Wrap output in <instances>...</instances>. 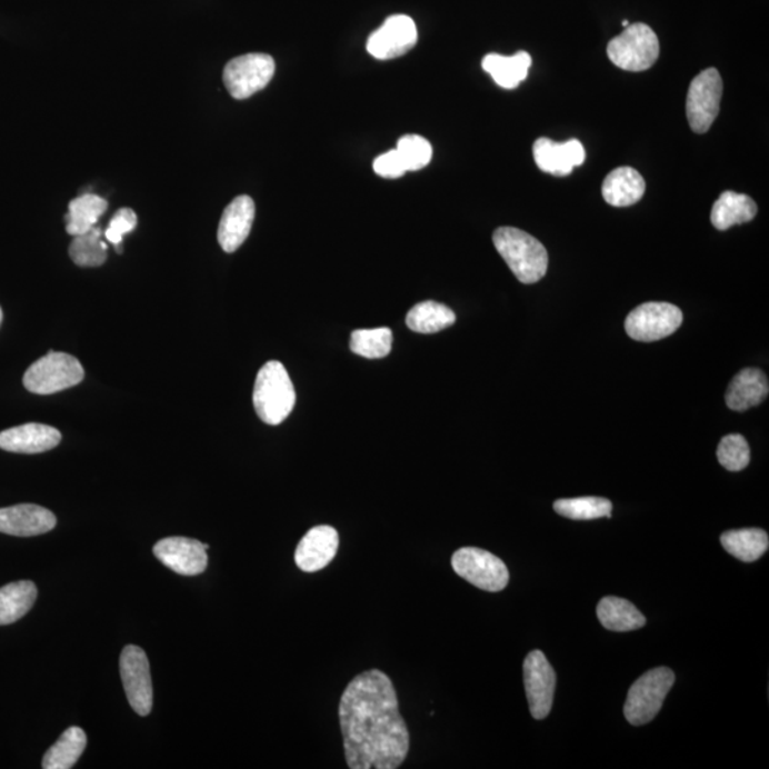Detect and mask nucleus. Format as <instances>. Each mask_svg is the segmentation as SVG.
Here are the masks:
<instances>
[{
  "label": "nucleus",
  "mask_w": 769,
  "mask_h": 769,
  "mask_svg": "<svg viewBox=\"0 0 769 769\" xmlns=\"http://www.w3.org/2000/svg\"><path fill=\"white\" fill-rule=\"evenodd\" d=\"M457 322V316L443 303L435 301L419 302L408 312L407 326L413 332L435 333L447 330Z\"/></svg>",
  "instance_id": "c85d7f7f"
},
{
  "label": "nucleus",
  "mask_w": 769,
  "mask_h": 769,
  "mask_svg": "<svg viewBox=\"0 0 769 769\" xmlns=\"http://www.w3.org/2000/svg\"><path fill=\"white\" fill-rule=\"evenodd\" d=\"M526 696L530 712L536 720L548 718L553 706L556 672L540 650L529 652L523 662Z\"/></svg>",
  "instance_id": "f8f14e48"
},
{
  "label": "nucleus",
  "mask_w": 769,
  "mask_h": 769,
  "mask_svg": "<svg viewBox=\"0 0 769 769\" xmlns=\"http://www.w3.org/2000/svg\"><path fill=\"white\" fill-rule=\"evenodd\" d=\"M597 617L601 626L611 631H632L639 630L647 623L635 605L620 597L609 596L600 600L597 606Z\"/></svg>",
  "instance_id": "b1692460"
},
{
  "label": "nucleus",
  "mask_w": 769,
  "mask_h": 769,
  "mask_svg": "<svg viewBox=\"0 0 769 769\" xmlns=\"http://www.w3.org/2000/svg\"><path fill=\"white\" fill-rule=\"evenodd\" d=\"M56 516L38 505H17L0 509V533L32 538L56 528Z\"/></svg>",
  "instance_id": "dca6fc26"
},
{
  "label": "nucleus",
  "mask_w": 769,
  "mask_h": 769,
  "mask_svg": "<svg viewBox=\"0 0 769 769\" xmlns=\"http://www.w3.org/2000/svg\"><path fill=\"white\" fill-rule=\"evenodd\" d=\"M82 363L69 353L50 351L24 372L23 384L29 392L52 395L83 381Z\"/></svg>",
  "instance_id": "423d86ee"
},
{
  "label": "nucleus",
  "mask_w": 769,
  "mask_h": 769,
  "mask_svg": "<svg viewBox=\"0 0 769 769\" xmlns=\"http://www.w3.org/2000/svg\"><path fill=\"white\" fill-rule=\"evenodd\" d=\"M38 589L32 581L20 580L0 589V626L22 619L37 601Z\"/></svg>",
  "instance_id": "393cba45"
},
{
  "label": "nucleus",
  "mask_w": 769,
  "mask_h": 769,
  "mask_svg": "<svg viewBox=\"0 0 769 769\" xmlns=\"http://www.w3.org/2000/svg\"><path fill=\"white\" fill-rule=\"evenodd\" d=\"M62 440L58 429L43 423H27L0 432V449L13 453H43Z\"/></svg>",
  "instance_id": "a211bd4d"
},
{
  "label": "nucleus",
  "mask_w": 769,
  "mask_h": 769,
  "mask_svg": "<svg viewBox=\"0 0 769 769\" xmlns=\"http://www.w3.org/2000/svg\"><path fill=\"white\" fill-rule=\"evenodd\" d=\"M86 746H88V737H86L82 728L70 727L62 733L58 742L49 748L43 758L42 767L44 769L73 768L74 763L82 757Z\"/></svg>",
  "instance_id": "cd10ccee"
},
{
  "label": "nucleus",
  "mask_w": 769,
  "mask_h": 769,
  "mask_svg": "<svg viewBox=\"0 0 769 769\" xmlns=\"http://www.w3.org/2000/svg\"><path fill=\"white\" fill-rule=\"evenodd\" d=\"M721 545L733 558L752 563L767 553L769 538L762 529L730 530L722 533Z\"/></svg>",
  "instance_id": "a878e982"
},
{
  "label": "nucleus",
  "mask_w": 769,
  "mask_h": 769,
  "mask_svg": "<svg viewBox=\"0 0 769 769\" xmlns=\"http://www.w3.org/2000/svg\"><path fill=\"white\" fill-rule=\"evenodd\" d=\"M493 244L523 284H535L548 272V250L528 232L515 227H500L493 232Z\"/></svg>",
  "instance_id": "f03ea898"
},
{
  "label": "nucleus",
  "mask_w": 769,
  "mask_h": 769,
  "mask_svg": "<svg viewBox=\"0 0 769 769\" xmlns=\"http://www.w3.org/2000/svg\"><path fill=\"white\" fill-rule=\"evenodd\" d=\"M533 157L541 171L553 176H569L575 167L585 163L586 150L579 140L566 143L541 138L535 141Z\"/></svg>",
  "instance_id": "f3484780"
},
{
  "label": "nucleus",
  "mask_w": 769,
  "mask_h": 769,
  "mask_svg": "<svg viewBox=\"0 0 769 769\" xmlns=\"http://www.w3.org/2000/svg\"><path fill=\"white\" fill-rule=\"evenodd\" d=\"M756 201L746 194L723 191L715 202L711 211V222L717 230L726 231L733 226L746 224L756 219Z\"/></svg>",
  "instance_id": "4be33fe9"
},
{
  "label": "nucleus",
  "mask_w": 769,
  "mask_h": 769,
  "mask_svg": "<svg viewBox=\"0 0 769 769\" xmlns=\"http://www.w3.org/2000/svg\"><path fill=\"white\" fill-rule=\"evenodd\" d=\"M209 545L189 538H167L156 543V558L167 568L181 576H197L206 570L209 558Z\"/></svg>",
  "instance_id": "4468645a"
},
{
  "label": "nucleus",
  "mask_w": 769,
  "mask_h": 769,
  "mask_svg": "<svg viewBox=\"0 0 769 769\" xmlns=\"http://www.w3.org/2000/svg\"><path fill=\"white\" fill-rule=\"evenodd\" d=\"M676 676L667 667L647 671L631 686L625 716L631 726H645L659 715L662 702L675 686Z\"/></svg>",
  "instance_id": "39448f33"
},
{
  "label": "nucleus",
  "mask_w": 769,
  "mask_h": 769,
  "mask_svg": "<svg viewBox=\"0 0 769 769\" xmlns=\"http://www.w3.org/2000/svg\"><path fill=\"white\" fill-rule=\"evenodd\" d=\"M120 675L131 708L141 717L149 716L153 708V682L144 650L138 646L124 647L120 656Z\"/></svg>",
  "instance_id": "9b49d317"
},
{
  "label": "nucleus",
  "mask_w": 769,
  "mask_h": 769,
  "mask_svg": "<svg viewBox=\"0 0 769 769\" xmlns=\"http://www.w3.org/2000/svg\"><path fill=\"white\" fill-rule=\"evenodd\" d=\"M2 321H3V312H2V308H0V326H2Z\"/></svg>",
  "instance_id": "e433bc0d"
},
{
  "label": "nucleus",
  "mask_w": 769,
  "mask_h": 769,
  "mask_svg": "<svg viewBox=\"0 0 769 769\" xmlns=\"http://www.w3.org/2000/svg\"><path fill=\"white\" fill-rule=\"evenodd\" d=\"M108 247L101 241V230L93 227L84 234L76 236L69 248L70 258L79 267H100L108 260Z\"/></svg>",
  "instance_id": "7c9ffc66"
},
{
  "label": "nucleus",
  "mask_w": 769,
  "mask_h": 769,
  "mask_svg": "<svg viewBox=\"0 0 769 769\" xmlns=\"http://www.w3.org/2000/svg\"><path fill=\"white\" fill-rule=\"evenodd\" d=\"M629 24H630L629 20H623V27L625 28L629 27Z\"/></svg>",
  "instance_id": "4c0bfd02"
},
{
  "label": "nucleus",
  "mask_w": 769,
  "mask_h": 769,
  "mask_svg": "<svg viewBox=\"0 0 769 769\" xmlns=\"http://www.w3.org/2000/svg\"><path fill=\"white\" fill-rule=\"evenodd\" d=\"M418 42V29L407 14H393L368 38V53L378 60L401 58Z\"/></svg>",
  "instance_id": "ddd939ff"
},
{
  "label": "nucleus",
  "mask_w": 769,
  "mask_h": 769,
  "mask_svg": "<svg viewBox=\"0 0 769 769\" xmlns=\"http://www.w3.org/2000/svg\"><path fill=\"white\" fill-rule=\"evenodd\" d=\"M555 512L571 520H593L600 518H611L613 505L609 499L595 498H576V499H559L556 500Z\"/></svg>",
  "instance_id": "c756f323"
},
{
  "label": "nucleus",
  "mask_w": 769,
  "mask_h": 769,
  "mask_svg": "<svg viewBox=\"0 0 769 769\" xmlns=\"http://www.w3.org/2000/svg\"><path fill=\"white\" fill-rule=\"evenodd\" d=\"M339 726L351 769H397L407 760L409 731L391 678L379 670L358 675L339 701Z\"/></svg>",
  "instance_id": "f257e3e1"
},
{
  "label": "nucleus",
  "mask_w": 769,
  "mask_h": 769,
  "mask_svg": "<svg viewBox=\"0 0 769 769\" xmlns=\"http://www.w3.org/2000/svg\"><path fill=\"white\" fill-rule=\"evenodd\" d=\"M397 151L408 171L423 169L431 163L433 154L431 143L418 134H408L399 139Z\"/></svg>",
  "instance_id": "72a5a7b5"
},
{
  "label": "nucleus",
  "mask_w": 769,
  "mask_h": 769,
  "mask_svg": "<svg viewBox=\"0 0 769 769\" xmlns=\"http://www.w3.org/2000/svg\"><path fill=\"white\" fill-rule=\"evenodd\" d=\"M393 336L389 328L357 330L351 336V351L367 359H381L391 353Z\"/></svg>",
  "instance_id": "2f4dec72"
},
{
  "label": "nucleus",
  "mask_w": 769,
  "mask_h": 769,
  "mask_svg": "<svg viewBox=\"0 0 769 769\" xmlns=\"http://www.w3.org/2000/svg\"><path fill=\"white\" fill-rule=\"evenodd\" d=\"M338 531L322 525L307 531L296 550V563L306 573H316L327 568L337 556Z\"/></svg>",
  "instance_id": "2eb2a0df"
},
{
  "label": "nucleus",
  "mask_w": 769,
  "mask_h": 769,
  "mask_svg": "<svg viewBox=\"0 0 769 769\" xmlns=\"http://www.w3.org/2000/svg\"><path fill=\"white\" fill-rule=\"evenodd\" d=\"M603 199L615 207H629L642 199L646 181L639 171L631 167H619L611 171L601 187Z\"/></svg>",
  "instance_id": "412c9836"
},
{
  "label": "nucleus",
  "mask_w": 769,
  "mask_h": 769,
  "mask_svg": "<svg viewBox=\"0 0 769 769\" xmlns=\"http://www.w3.org/2000/svg\"><path fill=\"white\" fill-rule=\"evenodd\" d=\"M611 63L627 72H645L660 56V42L655 30L646 23L629 24L607 47Z\"/></svg>",
  "instance_id": "20e7f679"
},
{
  "label": "nucleus",
  "mask_w": 769,
  "mask_h": 769,
  "mask_svg": "<svg viewBox=\"0 0 769 769\" xmlns=\"http://www.w3.org/2000/svg\"><path fill=\"white\" fill-rule=\"evenodd\" d=\"M296 401V389L286 367L278 361H268L258 372L252 395L258 417L276 427L290 417Z\"/></svg>",
  "instance_id": "7ed1b4c3"
},
{
  "label": "nucleus",
  "mask_w": 769,
  "mask_h": 769,
  "mask_svg": "<svg viewBox=\"0 0 769 769\" xmlns=\"http://www.w3.org/2000/svg\"><path fill=\"white\" fill-rule=\"evenodd\" d=\"M274 73L276 62L270 54L248 53L227 63L222 80L232 98L244 100L266 89Z\"/></svg>",
  "instance_id": "6e6552de"
},
{
  "label": "nucleus",
  "mask_w": 769,
  "mask_h": 769,
  "mask_svg": "<svg viewBox=\"0 0 769 769\" xmlns=\"http://www.w3.org/2000/svg\"><path fill=\"white\" fill-rule=\"evenodd\" d=\"M136 227H138V216H136V212L130 209H121L111 219L110 226L104 232L106 240L118 247V252H120L119 246L123 241V237L134 231Z\"/></svg>",
  "instance_id": "f704fd0d"
},
{
  "label": "nucleus",
  "mask_w": 769,
  "mask_h": 769,
  "mask_svg": "<svg viewBox=\"0 0 769 769\" xmlns=\"http://www.w3.org/2000/svg\"><path fill=\"white\" fill-rule=\"evenodd\" d=\"M722 79L717 69L702 70L696 76L687 93V119L692 131L707 133L720 113Z\"/></svg>",
  "instance_id": "1a4fd4ad"
},
{
  "label": "nucleus",
  "mask_w": 769,
  "mask_h": 769,
  "mask_svg": "<svg viewBox=\"0 0 769 769\" xmlns=\"http://www.w3.org/2000/svg\"><path fill=\"white\" fill-rule=\"evenodd\" d=\"M682 323L680 308L669 302H646L626 318V332L635 341L655 342L672 336Z\"/></svg>",
  "instance_id": "9d476101"
},
{
  "label": "nucleus",
  "mask_w": 769,
  "mask_h": 769,
  "mask_svg": "<svg viewBox=\"0 0 769 769\" xmlns=\"http://www.w3.org/2000/svg\"><path fill=\"white\" fill-rule=\"evenodd\" d=\"M530 66L531 56L528 52H519L515 56L490 53L482 60L485 72L492 76L495 82L503 89L518 88L523 80L528 79Z\"/></svg>",
  "instance_id": "5701e85b"
},
{
  "label": "nucleus",
  "mask_w": 769,
  "mask_h": 769,
  "mask_svg": "<svg viewBox=\"0 0 769 769\" xmlns=\"http://www.w3.org/2000/svg\"><path fill=\"white\" fill-rule=\"evenodd\" d=\"M373 171L378 176L384 177V179H398V177L407 173L408 170L403 164L401 156L395 149L377 157L376 161H373Z\"/></svg>",
  "instance_id": "c9c22d12"
},
{
  "label": "nucleus",
  "mask_w": 769,
  "mask_h": 769,
  "mask_svg": "<svg viewBox=\"0 0 769 769\" xmlns=\"http://www.w3.org/2000/svg\"><path fill=\"white\" fill-rule=\"evenodd\" d=\"M455 573L478 589L498 593L509 583V570L502 559L478 548H462L452 556Z\"/></svg>",
  "instance_id": "0eeeda50"
},
{
  "label": "nucleus",
  "mask_w": 769,
  "mask_h": 769,
  "mask_svg": "<svg viewBox=\"0 0 769 769\" xmlns=\"http://www.w3.org/2000/svg\"><path fill=\"white\" fill-rule=\"evenodd\" d=\"M256 217V204L251 197L240 196L232 200L222 212L219 226V239L222 250L234 252L239 250L250 236Z\"/></svg>",
  "instance_id": "6ab92c4d"
},
{
  "label": "nucleus",
  "mask_w": 769,
  "mask_h": 769,
  "mask_svg": "<svg viewBox=\"0 0 769 769\" xmlns=\"http://www.w3.org/2000/svg\"><path fill=\"white\" fill-rule=\"evenodd\" d=\"M108 210V201L99 196L84 194L70 201L68 214H66V231L70 236L84 234L92 230L101 216Z\"/></svg>",
  "instance_id": "bb28decb"
},
{
  "label": "nucleus",
  "mask_w": 769,
  "mask_h": 769,
  "mask_svg": "<svg viewBox=\"0 0 769 769\" xmlns=\"http://www.w3.org/2000/svg\"><path fill=\"white\" fill-rule=\"evenodd\" d=\"M718 462L730 472H740L750 465L751 450L742 435H727L717 449Z\"/></svg>",
  "instance_id": "473e14b6"
},
{
  "label": "nucleus",
  "mask_w": 769,
  "mask_h": 769,
  "mask_svg": "<svg viewBox=\"0 0 769 769\" xmlns=\"http://www.w3.org/2000/svg\"><path fill=\"white\" fill-rule=\"evenodd\" d=\"M769 383L761 369H742L727 389L726 402L732 411L743 412L766 401Z\"/></svg>",
  "instance_id": "aec40b11"
}]
</instances>
